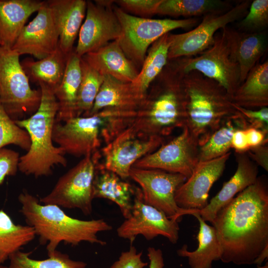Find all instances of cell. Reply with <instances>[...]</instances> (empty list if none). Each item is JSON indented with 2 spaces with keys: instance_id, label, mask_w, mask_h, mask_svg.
<instances>
[{
  "instance_id": "cell-38",
  "label": "cell",
  "mask_w": 268,
  "mask_h": 268,
  "mask_svg": "<svg viewBox=\"0 0 268 268\" xmlns=\"http://www.w3.org/2000/svg\"><path fill=\"white\" fill-rule=\"evenodd\" d=\"M162 0H120L116 2L125 9L142 18L156 14Z\"/></svg>"
},
{
  "instance_id": "cell-2",
  "label": "cell",
  "mask_w": 268,
  "mask_h": 268,
  "mask_svg": "<svg viewBox=\"0 0 268 268\" xmlns=\"http://www.w3.org/2000/svg\"><path fill=\"white\" fill-rule=\"evenodd\" d=\"M18 200L27 225L33 228L41 244H47L48 253L56 250L63 242L72 246L82 242L106 244L97 236L99 232L112 229L104 219L83 220L71 217L59 206L41 204L38 198L26 191L19 194Z\"/></svg>"
},
{
  "instance_id": "cell-15",
  "label": "cell",
  "mask_w": 268,
  "mask_h": 268,
  "mask_svg": "<svg viewBox=\"0 0 268 268\" xmlns=\"http://www.w3.org/2000/svg\"><path fill=\"white\" fill-rule=\"evenodd\" d=\"M164 143V138L143 136L129 127L101 149L103 168L114 172L123 180L129 177L134 164Z\"/></svg>"
},
{
  "instance_id": "cell-24",
  "label": "cell",
  "mask_w": 268,
  "mask_h": 268,
  "mask_svg": "<svg viewBox=\"0 0 268 268\" xmlns=\"http://www.w3.org/2000/svg\"><path fill=\"white\" fill-rule=\"evenodd\" d=\"M134 191L131 184L103 168L99 162L93 183L94 199H105L115 202L126 219L131 215Z\"/></svg>"
},
{
  "instance_id": "cell-28",
  "label": "cell",
  "mask_w": 268,
  "mask_h": 268,
  "mask_svg": "<svg viewBox=\"0 0 268 268\" xmlns=\"http://www.w3.org/2000/svg\"><path fill=\"white\" fill-rule=\"evenodd\" d=\"M190 215L195 216L199 223L197 237L198 247L194 251H189L188 246L184 245L177 250V254L188 258L190 268H212L213 262L220 260L221 253L215 230L208 225L198 212H193Z\"/></svg>"
},
{
  "instance_id": "cell-46",
  "label": "cell",
  "mask_w": 268,
  "mask_h": 268,
  "mask_svg": "<svg viewBox=\"0 0 268 268\" xmlns=\"http://www.w3.org/2000/svg\"><path fill=\"white\" fill-rule=\"evenodd\" d=\"M268 257V245L266 246L257 258L255 260L254 264L261 266L264 261Z\"/></svg>"
},
{
  "instance_id": "cell-30",
  "label": "cell",
  "mask_w": 268,
  "mask_h": 268,
  "mask_svg": "<svg viewBox=\"0 0 268 268\" xmlns=\"http://www.w3.org/2000/svg\"><path fill=\"white\" fill-rule=\"evenodd\" d=\"M171 34L166 33L155 41L148 51L135 79L131 82L135 91L145 96L152 81L162 72L168 60Z\"/></svg>"
},
{
  "instance_id": "cell-12",
  "label": "cell",
  "mask_w": 268,
  "mask_h": 268,
  "mask_svg": "<svg viewBox=\"0 0 268 268\" xmlns=\"http://www.w3.org/2000/svg\"><path fill=\"white\" fill-rule=\"evenodd\" d=\"M200 146L185 127L178 135L137 160L133 167L180 174L188 179L199 162Z\"/></svg>"
},
{
  "instance_id": "cell-6",
  "label": "cell",
  "mask_w": 268,
  "mask_h": 268,
  "mask_svg": "<svg viewBox=\"0 0 268 268\" xmlns=\"http://www.w3.org/2000/svg\"><path fill=\"white\" fill-rule=\"evenodd\" d=\"M130 112L107 108L89 116H79L64 122L55 121L53 142L65 154L84 157L97 150L102 142H111L129 125Z\"/></svg>"
},
{
  "instance_id": "cell-5",
  "label": "cell",
  "mask_w": 268,
  "mask_h": 268,
  "mask_svg": "<svg viewBox=\"0 0 268 268\" xmlns=\"http://www.w3.org/2000/svg\"><path fill=\"white\" fill-rule=\"evenodd\" d=\"M38 85L41 91L38 109L29 118L15 121L27 132L30 140L29 150L19 158L18 170L36 178L50 175L55 166L67 165L66 154L53 144V129L58 111L54 91L43 83Z\"/></svg>"
},
{
  "instance_id": "cell-14",
  "label": "cell",
  "mask_w": 268,
  "mask_h": 268,
  "mask_svg": "<svg viewBox=\"0 0 268 268\" xmlns=\"http://www.w3.org/2000/svg\"><path fill=\"white\" fill-rule=\"evenodd\" d=\"M131 216L117 228L118 236L132 244L137 235L150 240L163 236L173 244L179 239L178 221L169 218L163 212L145 203L140 188H135Z\"/></svg>"
},
{
  "instance_id": "cell-49",
  "label": "cell",
  "mask_w": 268,
  "mask_h": 268,
  "mask_svg": "<svg viewBox=\"0 0 268 268\" xmlns=\"http://www.w3.org/2000/svg\"><path fill=\"white\" fill-rule=\"evenodd\" d=\"M0 45H1V43H0Z\"/></svg>"
},
{
  "instance_id": "cell-44",
  "label": "cell",
  "mask_w": 268,
  "mask_h": 268,
  "mask_svg": "<svg viewBox=\"0 0 268 268\" xmlns=\"http://www.w3.org/2000/svg\"><path fill=\"white\" fill-rule=\"evenodd\" d=\"M245 130H238L235 132L233 135L231 147L234 148L236 152H246L250 148Z\"/></svg>"
},
{
  "instance_id": "cell-48",
  "label": "cell",
  "mask_w": 268,
  "mask_h": 268,
  "mask_svg": "<svg viewBox=\"0 0 268 268\" xmlns=\"http://www.w3.org/2000/svg\"><path fill=\"white\" fill-rule=\"evenodd\" d=\"M0 268H9L8 267L3 266V265H0Z\"/></svg>"
},
{
  "instance_id": "cell-29",
  "label": "cell",
  "mask_w": 268,
  "mask_h": 268,
  "mask_svg": "<svg viewBox=\"0 0 268 268\" xmlns=\"http://www.w3.org/2000/svg\"><path fill=\"white\" fill-rule=\"evenodd\" d=\"M69 54L59 48L51 54L37 61L26 58L21 62L29 81L43 83L54 91L64 77Z\"/></svg>"
},
{
  "instance_id": "cell-41",
  "label": "cell",
  "mask_w": 268,
  "mask_h": 268,
  "mask_svg": "<svg viewBox=\"0 0 268 268\" xmlns=\"http://www.w3.org/2000/svg\"><path fill=\"white\" fill-rule=\"evenodd\" d=\"M142 252L137 253L135 247L131 245L128 251L121 253L110 268H143L148 265V263L142 261Z\"/></svg>"
},
{
  "instance_id": "cell-34",
  "label": "cell",
  "mask_w": 268,
  "mask_h": 268,
  "mask_svg": "<svg viewBox=\"0 0 268 268\" xmlns=\"http://www.w3.org/2000/svg\"><path fill=\"white\" fill-rule=\"evenodd\" d=\"M30 252L18 251L9 257V268H85L83 261H74L58 250L48 253V258L37 260L30 258Z\"/></svg>"
},
{
  "instance_id": "cell-26",
  "label": "cell",
  "mask_w": 268,
  "mask_h": 268,
  "mask_svg": "<svg viewBox=\"0 0 268 268\" xmlns=\"http://www.w3.org/2000/svg\"><path fill=\"white\" fill-rule=\"evenodd\" d=\"M80 61L73 50L69 55L62 82L54 90L58 103L56 119L58 122H64L77 116V99L81 78Z\"/></svg>"
},
{
  "instance_id": "cell-9",
  "label": "cell",
  "mask_w": 268,
  "mask_h": 268,
  "mask_svg": "<svg viewBox=\"0 0 268 268\" xmlns=\"http://www.w3.org/2000/svg\"><path fill=\"white\" fill-rule=\"evenodd\" d=\"M101 157L97 150L88 154L62 176L41 203L66 208H77L85 215L92 212L93 183Z\"/></svg>"
},
{
  "instance_id": "cell-19",
  "label": "cell",
  "mask_w": 268,
  "mask_h": 268,
  "mask_svg": "<svg viewBox=\"0 0 268 268\" xmlns=\"http://www.w3.org/2000/svg\"><path fill=\"white\" fill-rule=\"evenodd\" d=\"M235 157L237 165L233 176L223 184L220 191L204 208L201 210L192 209L191 213L197 212L204 221L212 223L217 212L223 206L236 194L256 182L258 177V166L249 158L246 152H236Z\"/></svg>"
},
{
  "instance_id": "cell-47",
  "label": "cell",
  "mask_w": 268,
  "mask_h": 268,
  "mask_svg": "<svg viewBox=\"0 0 268 268\" xmlns=\"http://www.w3.org/2000/svg\"><path fill=\"white\" fill-rule=\"evenodd\" d=\"M268 263L267 262L265 266H257V268H268Z\"/></svg>"
},
{
  "instance_id": "cell-40",
  "label": "cell",
  "mask_w": 268,
  "mask_h": 268,
  "mask_svg": "<svg viewBox=\"0 0 268 268\" xmlns=\"http://www.w3.org/2000/svg\"><path fill=\"white\" fill-rule=\"evenodd\" d=\"M236 109L244 117L251 127L268 131V108L246 109L235 104Z\"/></svg>"
},
{
  "instance_id": "cell-20",
  "label": "cell",
  "mask_w": 268,
  "mask_h": 268,
  "mask_svg": "<svg viewBox=\"0 0 268 268\" xmlns=\"http://www.w3.org/2000/svg\"><path fill=\"white\" fill-rule=\"evenodd\" d=\"M59 34V47L66 54L73 51V44L85 17L87 1L48 0Z\"/></svg>"
},
{
  "instance_id": "cell-8",
  "label": "cell",
  "mask_w": 268,
  "mask_h": 268,
  "mask_svg": "<svg viewBox=\"0 0 268 268\" xmlns=\"http://www.w3.org/2000/svg\"><path fill=\"white\" fill-rule=\"evenodd\" d=\"M19 57L11 48L0 45V102L14 121L33 114L41 99L40 88L31 87Z\"/></svg>"
},
{
  "instance_id": "cell-45",
  "label": "cell",
  "mask_w": 268,
  "mask_h": 268,
  "mask_svg": "<svg viewBox=\"0 0 268 268\" xmlns=\"http://www.w3.org/2000/svg\"><path fill=\"white\" fill-rule=\"evenodd\" d=\"M147 256L150 262L149 268H163L164 259L160 249L149 247L147 249Z\"/></svg>"
},
{
  "instance_id": "cell-22",
  "label": "cell",
  "mask_w": 268,
  "mask_h": 268,
  "mask_svg": "<svg viewBox=\"0 0 268 268\" xmlns=\"http://www.w3.org/2000/svg\"><path fill=\"white\" fill-rule=\"evenodd\" d=\"M231 54L238 64L240 84L268 49V36L264 32L247 33L225 28Z\"/></svg>"
},
{
  "instance_id": "cell-21",
  "label": "cell",
  "mask_w": 268,
  "mask_h": 268,
  "mask_svg": "<svg viewBox=\"0 0 268 268\" xmlns=\"http://www.w3.org/2000/svg\"><path fill=\"white\" fill-rule=\"evenodd\" d=\"M102 75L131 83L136 77V67L125 55L117 40L81 57Z\"/></svg>"
},
{
  "instance_id": "cell-18",
  "label": "cell",
  "mask_w": 268,
  "mask_h": 268,
  "mask_svg": "<svg viewBox=\"0 0 268 268\" xmlns=\"http://www.w3.org/2000/svg\"><path fill=\"white\" fill-rule=\"evenodd\" d=\"M231 155L200 162L191 175L177 189L175 201L182 209L201 210L208 204V193L214 183L222 175Z\"/></svg>"
},
{
  "instance_id": "cell-33",
  "label": "cell",
  "mask_w": 268,
  "mask_h": 268,
  "mask_svg": "<svg viewBox=\"0 0 268 268\" xmlns=\"http://www.w3.org/2000/svg\"><path fill=\"white\" fill-rule=\"evenodd\" d=\"M229 3L220 0H162L156 14L171 16L192 17L225 12Z\"/></svg>"
},
{
  "instance_id": "cell-3",
  "label": "cell",
  "mask_w": 268,
  "mask_h": 268,
  "mask_svg": "<svg viewBox=\"0 0 268 268\" xmlns=\"http://www.w3.org/2000/svg\"><path fill=\"white\" fill-rule=\"evenodd\" d=\"M183 85L186 102L185 127L200 146L207 141L224 121L240 114L226 90L200 72L191 71L184 73Z\"/></svg>"
},
{
  "instance_id": "cell-11",
  "label": "cell",
  "mask_w": 268,
  "mask_h": 268,
  "mask_svg": "<svg viewBox=\"0 0 268 268\" xmlns=\"http://www.w3.org/2000/svg\"><path fill=\"white\" fill-rule=\"evenodd\" d=\"M251 2L242 1L226 11L206 14L194 29L184 33L171 34L168 60L196 56L207 50L213 44L219 29L245 17Z\"/></svg>"
},
{
  "instance_id": "cell-32",
  "label": "cell",
  "mask_w": 268,
  "mask_h": 268,
  "mask_svg": "<svg viewBox=\"0 0 268 268\" xmlns=\"http://www.w3.org/2000/svg\"><path fill=\"white\" fill-rule=\"evenodd\" d=\"M33 227L15 224L3 210H0V265L31 242L36 236Z\"/></svg>"
},
{
  "instance_id": "cell-13",
  "label": "cell",
  "mask_w": 268,
  "mask_h": 268,
  "mask_svg": "<svg viewBox=\"0 0 268 268\" xmlns=\"http://www.w3.org/2000/svg\"><path fill=\"white\" fill-rule=\"evenodd\" d=\"M129 177L140 186L143 201L163 212L169 218L178 221L184 209L179 207L175 195L187 180L184 175L155 169L132 167Z\"/></svg>"
},
{
  "instance_id": "cell-36",
  "label": "cell",
  "mask_w": 268,
  "mask_h": 268,
  "mask_svg": "<svg viewBox=\"0 0 268 268\" xmlns=\"http://www.w3.org/2000/svg\"><path fill=\"white\" fill-rule=\"evenodd\" d=\"M9 144L27 151L30 146V138L27 132L9 116L0 102V149Z\"/></svg>"
},
{
  "instance_id": "cell-25",
  "label": "cell",
  "mask_w": 268,
  "mask_h": 268,
  "mask_svg": "<svg viewBox=\"0 0 268 268\" xmlns=\"http://www.w3.org/2000/svg\"><path fill=\"white\" fill-rule=\"evenodd\" d=\"M145 96L136 92L131 83L104 75L103 82L88 116L107 108L137 110Z\"/></svg>"
},
{
  "instance_id": "cell-17",
  "label": "cell",
  "mask_w": 268,
  "mask_h": 268,
  "mask_svg": "<svg viewBox=\"0 0 268 268\" xmlns=\"http://www.w3.org/2000/svg\"><path fill=\"white\" fill-rule=\"evenodd\" d=\"M59 42V32L51 9L45 0L36 16L24 27L11 49L20 56L29 54L40 60L55 52Z\"/></svg>"
},
{
  "instance_id": "cell-1",
  "label": "cell",
  "mask_w": 268,
  "mask_h": 268,
  "mask_svg": "<svg viewBox=\"0 0 268 268\" xmlns=\"http://www.w3.org/2000/svg\"><path fill=\"white\" fill-rule=\"evenodd\" d=\"M221 248L220 260L254 264L268 245V186L265 176L238 193L211 223Z\"/></svg>"
},
{
  "instance_id": "cell-42",
  "label": "cell",
  "mask_w": 268,
  "mask_h": 268,
  "mask_svg": "<svg viewBox=\"0 0 268 268\" xmlns=\"http://www.w3.org/2000/svg\"><path fill=\"white\" fill-rule=\"evenodd\" d=\"M246 152L258 166L268 171V140L258 146L250 147Z\"/></svg>"
},
{
  "instance_id": "cell-16",
  "label": "cell",
  "mask_w": 268,
  "mask_h": 268,
  "mask_svg": "<svg viewBox=\"0 0 268 268\" xmlns=\"http://www.w3.org/2000/svg\"><path fill=\"white\" fill-rule=\"evenodd\" d=\"M109 1H87L85 19L74 50L79 57L119 38L121 27Z\"/></svg>"
},
{
  "instance_id": "cell-35",
  "label": "cell",
  "mask_w": 268,
  "mask_h": 268,
  "mask_svg": "<svg viewBox=\"0 0 268 268\" xmlns=\"http://www.w3.org/2000/svg\"><path fill=\"white\" fill-rule=\"evenodd\" d=\"M81 78L77 99V116H88L104 80V76L81 58Z\"/></svg>"
},
{
  "instance_id": "cell-39",
  "label": "cell",
  "mask_w": 268,
  "mask_h": 268,
  "mask_svg": "<svg viewBox=\"0 0 268 268\" xmlns=\"http://www.w3.org/2000/svg\"><path fill=\"white\" fill-rule=\"evenodd\" d=\"M18 152L8 148L0 149V185L6 177L14 176L18 170Z\"/></svg>"
},
{
  "instance_id": "cell-31",
  "label": "cell",
  "mask_w": 268,
  "mask_h": 268,
  "mask_svg": "<svg viewBox=\"0 0 268 268\" xmlns=\"http://www.w3.org/2000/svg\"><path fill=\"white\" fill-rule=\"evenodd\" d=\"M250 127L241 113L224 121L207 141L200 146L199 162L212 160L229 152L235 132Z\"/></svg>"
},
{
  "instance_id": "cell-10",
  "label": "cell",
  "mask_w": 268,
  "mask_h": 268,
  "mask_svg": "<svg viewBox=\"0 0 268 268\" xmlns=\"http://www.w3.org/2000/svg\"><path fill=\"white\" fill-rule=\"evenodd\" d=\"M225 28L215 34L213 44L199 56L175 60L182 72L198 71L217 82L232 97L240 85V73L232 56Z\"/></svg>"
},
{
  "instance_id": "cell-23",
  "label": "cell",
  "mask_w": 268,
  "mask_h": 268,
  "mask_svg": "<svg viewBox=\"0 0 268 268\" xmlns=\"http://www.w3.org/2000/svg\"><path fill=\"white\" fill-rule=\"evenodd\" d=\"M39 0H0V42L12 48L28 18L41 7Z\"/></svg>"
},
{
  "instance_id": "cell-37",
  "label": "cell",
  "mask_w": 268,
  "mask_h": 268,
  "mask_svg": "<svg viewBox=\"0 0 268 268\" xmlns=\"http://www.w3.org/2000/svg\"><path fill=\"white\" fill-rule=\"evenodd\" d=\"M268 25V0H255L251 2L249 10L238 23L240 31L260 32Z\"/></svg>"
},
{
  "instance_id": "cell-27",
  "label": "cell",
  "mask_w": 268,
  "mask_h": 268,
  "mask_svg": "<svg viewBox=\"0 0 268 268\" xmlns=\"http://www.w3.org/2000/svg\"><path fill=\"white\" fill-rule=\"evenodd\" d=\"M240 107L252 109L268 106V62L256 64L232 97Z\"/></svg>"
},
{
  "instance_id": "cell-43",
  "label": "cell",
  "mask_w": 268,
  "mask_h": 268,
  "mask_svg": "<svg viewBox=\"0 0 268 268\" xmlns=\"http://www.w3.org/2000/svg\"><path fill=\"white\" fill-rule=\"evenodd\" d=\"M250 147L258 146L268 140V132L250 127L245 130Z\"/></svg>"
},
{
  "instance_id": "cell-7",
  "label": "cell",
  "mask_w": 268,
  "mask_h": 268,
  "mask_svg": "<svg viewBox=\"0 0 268 268\" xmlns=\"http://www.w3.org/2000/svg\"><path fill=\"white\" fill-rule=\"evenodd\" d=\"M121 27L118 41L126 57L135 66H142L149 46L164 34L178 29H190L198 20L151 19L130 15L120 7H113Z\"/></svg>"
},
{
  "instance_id": "cell-4",
  "label": "cell",
  "mask_w": 268,
  "mask_h": 268,
  "mask_svg": "<svg viewBox=\"0 0 268 268\" xmlns=\"http://www.w3.org/2000/svg\"><path fill=\"white\" fill-rule=\"evenodd\" d=\"M184 73L177 67L164 74L159 84L146 93L129 127L138 135L164 138L186 126Z\"/></svg>"
}]
</instances>
